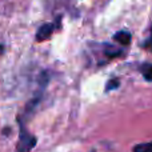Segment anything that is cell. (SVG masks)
<instances>
[{"label": "cell", "mask_w": 152, "mask_h": 152, "mask_svg": "<svg viewBox=\"0 0 152 152\" xmlns=\"http://www.w3.org/2000/svg\"><path fill=\"white\" fill-rule=\"evenodd\" d=\"M35 145H36V137L29 134L20 123V136H19V143L16 145V152H28Z\"/></svg>", "instance_id": "1"}, {"label": "cell", "mask_w": 152, "mask_h": 152, "mask_svg": "<svg viewBox=\"0 0 152 152\" xmlns=\"http://www.w3.org/2000/svg\"><path fill=\"white\" fill-rule=\"evenodd\" d=\"M53 29H55V24L53 23H44L43 26L39 27L36 32V42H44V40H48L51 37V35L53 34Z\"/></svg>", "instance_id": "2"}, {"label": "cell", "mask_w": 152, "mask_h": 152, "mask_svg": "<svg viewBox=\"0 0 152 152\" xmlns=\"http://www.w3.org/2000/svg\"><path fill=\"white\" fill-rule=\"evenodd\" d=\"M113 39H115L116 42L121 43V44L127 45V44H129V42H131V35L126 31H120V32H118V34H115Z\"/></svg>", "instance_id": "3"}, {"label": "cell", "mask_w": 152, "mask_h": 152, "mask_svg": "<svg viewBox=\"0 0 152 152\" xmlns=\"http://www.w3.org/2000/svg\"><path fill=\"white\" fill-rule=\"evenodd\" d=\"M134 152H152V142L137 144L136 147L134 148Z\"/></svg>", "instance_id": "4"}, {"label": "cell", "mask_w": 152, "mask_h": 152, "mask_svg": "<svg viewBox=\"0 0 152 152\" xmlns=\"http://www.w3.org/2000/svg\"><path fill=\"white\" fill-rule=\"evenodd\" d=\"M143 75H144L145 80L152 81V66H144L143 67Z\"/></svg>", "instance_id": "5"}, {"label": "cell", "mask_w": 152, "mask_h": 152, "mask_svg": "<svg viewBox=\"0 0 152 152\" xmlns=\"http://www.w3.org/2000/svg\"><path fill=\"white\" fill-rule=\"evenodd\" d=\"M143 47L147 48V50H150L152 52V27H151V34H150V37L147 39V42L143 44Z\"/></svg>", "instance_id": "6"}, {"label": "cell", "mask_w": 152, "mask_h": 152, "mask_svg": "<svg viewBox=\"0 0 152 152\" xmlns=\"http://www.w3.org/2000/svg\"><path fill=\"white\" fill-rule=\"evenodd\" d=\"M116 87H119V83L116 79H113V80H110L107 84V88H105V91H110V89H113L116 88Z\"/></svg>", "instance_id": "7"}]
</instances>
